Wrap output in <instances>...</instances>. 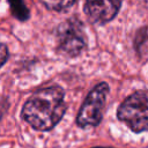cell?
Wrapping results in <instances>:
<instances>
[{"label": "cell", "mask_w": 148, "mask_h": 148, "mask_svg": "<svg viewBox=\"0 0 148 148\" xmlns=\"http://www.w3.org/2000/svg\"><path fill=\"white\" fill-rule=\"evenodd\" d=\"M60 87H46L34 92L22 108V118L37 131L52 130L64 117L66 103Z\"/></svg>", "instance_id": "obj_1"}, {"label": "cell", "mask_w": 148, "mask_h": 148, "mask_svg": "<svg viewBox=\"0 0 148 148\" xmlns=\"http://www.w3.org/2000/svg\"><path fill=\"white\" fill-rule=\"evenodd\" d=\"M117 117L134 133L148 131V90H138L125 98L118 108Z\"/></svg>", "instance_id": "obj_2"}, {"label": "cell", "mask_w": 148, "mask_h": 148, "mask_svg": "<svg viewBox=\"0 0 148 148\" xmlns=\"http://www.w3.org/2000/svg\"><path fill=\"white\" fill-rule=\"evenodd\" d=\"M58 51L68 57H76L87 47L86 35L81 21L75 17L60 23L56 30Z\"/></svg>", "instance_id": "obj_3"}, {"label": "cell", "mask_w": 148, "mask_h": 148, "mask_svg": "<svg viewBox=\"0 0 148 148\" xmlns=\"http://www.w3.org/2000/svg\"><path fill=\"white\" fill-rule=\"evenodd\" d=\"M108 92L109 84L101 82L88 94L76 116V124L80 127H95L101 123Z\"/></svg>", "instance_id": "obj_4"}, {"label": "cell", "mask_w": 148, "mask_h": 148, "mask_svg": "<svg viewBox=\"0 0 148 148\" xmlns=\"http://www.w3.org/2000/svg\"><path fill=\"white\" fill-rule=\"evenodd\" d=\"M121 3L123 0H86L83 10L91 23L104 24L117 16Z\"/></svg>", "instance_id": "obj_5"}, {"label": "cell", "mask_w": 148, "mask_h": 148, "mask_svg": "<svg viewBox=\"0 0 148 148\" xmlns=\"http://www.w3.org/2000/svg\"><path fill=\"white\" fill-rule=\"evenodd\" d=\"M10 12L14 17H16L18 21H27L30 17V12L29 8L25 6L23 0H8Z\"/></svg>", "instance_id": "obj_6"}, {"label": "cell", "mask_w": 148, "mask_h": 148, "mask_svg": "<svg viewBox=\"0 0 148 148\" xmlns=\"http://www.w3.org/2000/svg\"><path fill=\"white\" fill-rule=\"evenodd\" d=\"M77 0H40V2L49 9L53 12H65L75 5Z\"/></svg>", "instance_id": "obj_7"}, {"label": "cell", "mask_w": 148, "mask_h": 148, "mask_svg": "<svg viewBox=\"0 0 148 148\" xmlns=\"http://www.w3.org/2000/svg\"><path fill=\"white\" fill-rule=\"evenodd\" d=\"M134 46H135L136 52L140 56L148 53V32L146 28L140 29L138 31L135 39H134Z\"/></svg>", "instance_id": "obj_8"}, {"label": "cell", "mask_w": 148, "mask_h": 148, "mask_svg": "<svg viewBox=\"0 0 148 148\" xmlns=\"http://www.w3.org/2000/svg\"><path fill=\"white\" fill-rule=\"evenodd\" d=\"M8 56H9V52H8V47L0 43V67H2L5 65V62L7 61L8 59Z\"/></svg>", "instance_id": "obj_9"}]
</instances>
